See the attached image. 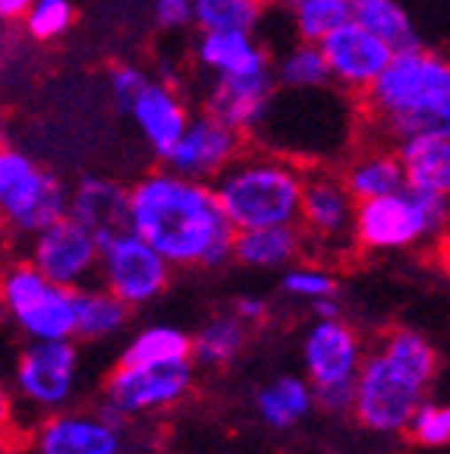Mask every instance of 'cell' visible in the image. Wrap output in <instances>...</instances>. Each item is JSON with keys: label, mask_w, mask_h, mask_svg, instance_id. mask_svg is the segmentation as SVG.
<instances>
[{"label": "cell", "mask_w": 450, "mask_h": 454, "mask_svg": "<svg viewBox=\"0 0 450 454\" xmlns=\"http://www.w3.org/2000/svg\"><path fill=\"white\" fill-rule=\"evenodd\" d=\"M450 101V60L435 51L413 44L391 57L387 70L362 98L369 121L378 129V139L400 121L431 111Z\"/></svg>", "instance_id": "cell-3"}, {"label": "cell", "mask_w": 450, "mask_h": 454, "mask_svg": "<svg viewBox=\"0 0 450 454\" xmlns=\"http://www.w3.org/2000/svg\"><path fill=\"white\" fill-rule=\"evenodd\" d=\"M151 79V73L142 70L139 64H117L111 67V76H107V89H111V98L117 105V111H127L133 105V98L142 92V85Z\"/></svg>", "instance_id": "cell-37"}, {"label": "cell", "mask_w": 450, "mask_h": 454, "mask_svg": "<svg viewBox=\"0 0 450 454\" xmlns=\"http://www.w3.org/2000/svg\"><path fill=\"white\" fill-rule=\"evenodd\" d=\"M444 240H447V247H450V231H447V237H444Z\"/></svg>", "instance_id": "cell-44"}, {"label": "cell", "mask_w": 450, "mask_h": 454, "mask_svg": "<svg viewBox=\"0 0 450 454\" xmlns=\"http://www.w3.org/2000/svg\"><path fill=\"white\" fill-rule=\"evenodd\" d=\"M362 360V344L340 316L318 319L306 338V372L312 385L356 382Z\"/></svg>", "instance_id": "cell-17"}, {"label": "cell", "mask_w": 450, "mask_h": 454, "mask_svg": "<svg viewBox=\"0 0 450 454\" xmlns=\"http://www.w3.org/2000/svg\"><path fill=\"white\" fill-rule=\"evenodd\" d=\"M322 48L328 57V67H331L334 85L340 92L356 95V98H366L369 89L387 70L391 57L397 54L384 38L369 32L366 26H359L356 20L340 26L331 38H324Z\"/></svg>", "instance_id": "cell-13"}, {"label": "cell", "mask_w": 450, "mask_h": 454, "mask_svg": "<svg viewBox=\"0 0 450 454\" xmlns=\"http://www.w3.org/2000/svg\"><path fill=\"white\" fill-rule=\"evenodd\" d=\"M246 325L249 322L239 312L214 316L192 338V356L202 366H227V363H233L243 354V348H246V334H249Z\"/></svg>", "instance_id": "cell-26"}, {"label": "cell", "mask_w": 450, "mask_h": 454, "mask_svg": "<svg viewBox=\"0 0 450 454\" xmlns=\"http://www.w3.org/2000/svg\"><path fill=\"white\" fill-rule=\"evenodd\" d=\"M275 4H277L281 10H287V13H293V10L299 7V4H306V0H275Z\"/></svg>", "instance_id": "cell-43"}, {"label": "cell", "mask_w": 450, "mask_h": 454, "mask_svg": "<svg viewBox=\"0 0 450 454\" xmlns=\"http://www.w3.org/2000/svg\"><path fill=\"white\" fill-rule=\"evenodd\" d=\"M101 240L73 215L54 221L28 243V262L38 265L50 281L85 287L101 275Z\"/></svg>", "instance_id": "cell-11"}, {"label": "cell", "mask_w": 450, "mask_h": 454, "mask_svg": "<svg viewBox=\"0 0 450 454\" xmlns=\"http://www.w3.org/2000/svg\"><path fill=\"white\" fill-rule=\"evenodd\" d=\"M353 20L384 38L394 51L419 44L415 26L400 0H353Z\"/></svg>", "instance_id": "cell-27"}, {"label": "cell", "mask_w": 450, "mask_h": 454, "mask_svg": "<svg viewBox=\"0 0 450 454\" xmlns=\"http://www.w3.org/2000/svg\"><path fill=\"white\" fill-rule=\"evenodd\" d=\"M133 231L174 269H218L233 259L237 227L214 184L176 174L164 164L129 186Z\"/></svg>", "instance_id": "cell-1"}, {"label": "cell", "mask_w": 450, "mask_h": 454, "mask_svg": "<svg viewBox=\"0 0 450 454\" xmlns=\"http://www.w3.org/2000/svg\"><path fill=\"white\" fill-rule=\"evenodd\" d=\"M409 136H447L450 139V101L447 105H438L431 111H423L409 117V121H400L397 127L387 129L381 139L397 145L400 139H409Z\"/></svg>", "instance_id": "cell-36"}, {"label": "cell", "mask_w": 450, "mask_h": 454, "mask_svg": "<svg viewBox=\"0 0 450 454\" xmlns=\"http://www.w3.org/2000/svg\"><path fill=\"white\" fill-rule=\"evenodd\" d=\"M409 439L423 448H444L450 445V407L444 404H423L409 423Z\"/></svg>", "instance_id": "cell-35"}, {"label": "cell", "mask_w": 450, "mask_h": 454, "mask_svg": "<svg viewBox=\"0 0 450 454\" xmlns=\"http://www.w3.org/2000/svg\"><path fill=\"white\" fill-rule=\"evenodd\" d=\"M192 391V363H117L105 379V397L133 417L176 407Z\"/></svg>", "instance_id": "cell-9"}, {"label": "cell", "mask_w": 450, "mask_h": 454, "mask_svg": "<svg viewBox=\"0 0 450 454\" xmlns=\"http://www.w3.org/2000/svg\"><path fill=\"white\" fill-rule=\"evenodd\" d=\"M290 20L303 42L322 44L353 20V0H306L290 13Z\"/></svg>", "instance_id": "cell-31"}, {"label": "cell", "mask_w": 450, "mask_h": 454, "mask_svg": "<svg viewBox=\"0 0 450 454\" xmlns=\"http://www.w3.org/2000/svg\"><path fill=\"white\" fill-rule=\"evenodd\" d=\"M129 309L133 306L127 300H120L117 294H111L101 287H79L76 297V338L95 340V338H111L120 328L127 325Z\"/></svg>", "instance_id": "cell-25"}, {"label": "cell", "mask_w": 450, "mask_h": 454, "mask_svg": "<svg viewBox=\"0 0 450 454\" xmlns=\"http://www.w3.org/2000/svg\"><path fill=\"white\" fill-rule=\"evenodd\" d=\"M76 20V4L73 0H35L28 13L22 16V28L32 42H57L73 28Z\"/></svg>", "instance_id": "cell-33"}, {"label": "cell", "mask_w": 450, "mask_h": 454, "mask_svg": "<svg viewBox=\"0 0 450 454\" xmlns=\"http://www.w3.org/2000/svg\"><path fill=\"white\" fill-rule=\"evenodd\" d=\"M429 382L413 376L407 366L384 350H375L362 360L356 379V407L353 417L372 433H403L423 407Z\"/></svg>", "instance_id": "cell-7"}, {"label": "cell", "mask_w": 450, "mask_h": 454, "mask_svg": "<svg viewBox=\"0 0 450 454\" xmlns=\"http://www.w3.org/2000/svg\"><path fill=\"white\" fill-rule=\"evenodd\" d=\"M450 196L403 186L378 199H362L356 208V247L366 253H394L425 240L447 237Z\"/></svg>", "instance_id": "cell-4"}, {"label": "cell", "mask_w": 450, "mask_h": 454, "mask_svg": "<svg viewBox=\"0 0 450 454\" xmlns=\"http://www.w3.org/2000/svg\"><path fill=\"white\" fill-rule=\"evenodd\" d=\"M123 114L136 123L145 145L161 161H167V155L174 152V145L180 142V136L186 133V127L192 121L190 105H186L180 85H170L158 76H151L142 85V92L136 95L133 105Z\"/></svg>", "instance_id": "cell-15"}, {"label": "cell", "mask_w": 450, "mask_h": 454, "mask_svg": "<svg viewBox=\"0 0 450 454\" xmlns=\"http://www.w3.org/2000/svg\"><path fill=\"white\" fill-rule=\"evenodd\" d=\"M281 287L293 297H303L309 303L324 297H334L338 294V278L328 269H318V265H293V269L283 275Z\"/></svg>", "instance_id": "cell-34"}, {"label": "cell", "mask_w": 450, "mask_h": 454, "mask_svg": "<svg viewBox=\"0 0 450 454\" xmlns=\"http://www.w3.org/2000/svg\"><path fill=\"white\" fill-rule=\"evenodd\" d=\"M312 309H315L318 319H338V316H340V306L334 303V297L315 300V303H312Z\"/></svg>", "instance_id": "cell-42"}, {"label": "cell", "mask_w": 450, "mask_h": 454, "mask_svg": "<svg viewBox=\"0 0 450 454\" xmlns=\"http://www.w3.org/2000/svg\"><path fill=\"white\" fill-rule=\"evenodd\" d=\"M306 249H309V237L303 224L252 227V231H237L233 259L246 269H283V265H293Z\"/></svg>", "instance_id": "cell-21"}, {"label": "cell", "mask_w": 450, "mask_h": 454, "mask_svg": "<svg viewBox=\"0 0 450 454\" xmlns=\"http://www.w3.org/2000/svg\"><path fill=\"white\" fill-rule=\"evenodd\" d=\"M151 20L164 32L196 26V0H151Z\"/></svg>", "instance_id": "cell-38"}, {"label": "cell", "mask_w": 450, "mask_h": 454, "mask_svg": "<svg viewBox=\"0 0 450 454\" xmlns=\"http://www.w3.org/2000/svg\"><path fill=\"white\" fill-rule=\"evenodd\" d=\"M101 284L127 300L129 306H145L158 300L170 284L174 265L158 253L133 227L101 243Z\"/></svg>", "instance_id": "cell-8"}, {"label": "cell", "mask_w": 450, "mask_h": 454, "mask_svg": "<svg viewBox=\"0 0 450 454\" xmlns=\"http://www.w3.org/2000/svg\"><path fill=\"white\" fill-rule=\"evenodd\" d=\"M76 348L73 340H32L16 363V388L35 407H60L76 385Z\"/></svg>", "instance_id": "cell-14"}, {"label": "cell", "mask_w": 450, "mask_h": 454, "mask_svg": "<svg viewBox=\"0 0 450 454\" xmlns=\"http://www.w3.org/2000/svg\"><path fill=\"white\" fill-rule=\"evenodd\" d=\"M265 13L261 0H196L198 32H255Z\"/></svg>", "instance_id": "cell-29"}, {"label": "cell", "mask_w": 450, "mask_h": 454, "mask_svg": "<svg viewBox=\"0 0 450 454\" xmlns=\"http://www.w3.org/2000/svg\"><path fill=\"white\" fill-rule=\"evenodd\" d=\"M275 76L287 92H322L334 82L324 48L303 38L275 60Z\"/></svg>", "instance_id": "cell-24"}, {"label": "cell", "mask_w": 450, "mask_h": 454, "mask_svg": "<svg viewBox=\"0 0 450 454\" xmlns=\"http://www.w3.org/2000/svg\"><path fill=\"white\" fill-rule=\"evenodd\" d=\"M306 170L275 152H243L214 180V190L237 231L299 224Z\"/></svg>", "instance_id": "cell-2"}, {"label": "cell", "mask_w": 450, "mask_h": 454, "mask_svg": "<svg viewBox=\"0 0 450 454\" xmlns=\"http://www.w3.org/2000/svg\"><path fill=\"white\" fill-rule=\"evenodd\" d=\"M344 180L353 190V196L362 202V199H378L387 192H397L407 186V170L397 155V145L378 139L366 149H359L356 155L346 161Z\"/></svg>", "instance_id": "cell-22"}, {"label": "cell", "mask_w": 450, "mask_h": 454, "mask_svg": "<svg viewBox=\"0 0 450 454\" xmlns=\"http://www.w3.org/2000/svg\"><path fill=\"white\" fill-rule=\"evenodd\" d=\"M261 4H271V0H261Z\"/></svg>", "instance_id": "cell-45"}, {"label": "cell", "mask_w": 450, "mask_h": 454, "mask_svg": "<svg viewBox=\"0 0 450 454\" xmlns=\"http://www.w3.org/2000/svg\"><path fill=\"white\" fill-rule=\"evenodd\" d=\"M35 0H0V20L4 22H22Z\"/></svg>", "instance_id": "cell-41"}, {"label": "cell", "mask_w": 450, "mask_h": 454, "mask_svg": "<svg viewBox=\"0 0 450 454\" xmlns=\"http://www.w3.org/2000/svg\"><path fill=\"white\" fill-rule=\"evenodd\" d=\"M378 348L384 350V354L394 356L400 366H407L413 376H419L423 382L431 385V379H435V372H438V354L419 332L397 328V332H391V334L381 338Z\"/></svg>", "instance_id": "cell-32"}, {"label": "cell", "mask_w": 450, "mask_h": 454, "mask_svg": "<svg viewBox=\"0 0 450 454\" xmlns=\"http://www.w3.org/2000/svg\"><path fill=\"white\" fill-rule=\"evenodd\" d=\"M38 454H117L120 433L105 419L79 417V413H57L44 419L35 435Z\"/></svg>", "instance_id": "cell-20"}, {"label": "cell", "mask_w": 450, "mask_h": 454, "mask_svg": "<svg viewBox=\"0 0 450 454\" xmlns=\"http://www.w3.org/2000/svg\"><path fill=\"white\" fill-rule=\"evenodd\" d=\"M237 312L246 322H261L268 316V303L261 297H239L237 300Z\"/></svg>", "instance_id": "cell-40"}, {"label": "cell", "mask_w": 450, "mask_h": 454, "mask_svg": "<svg viewBox=\"0 0 450 454\" xmlns=\"http://www.w3.org/2000/svg\"><path fill=\"white\" fill-rule=\"evenodd\" d=\"M192 57L212 79H239L275 73L265 44L255 32H198Z\"/></svg>", "instance_id": "cell-18"}, {"label": "cell", "mask_w": 450, "mask_h": 454, "mask_svg": "<svg viewBox=\"0 0 450 454\" xmlns=\"http://www.w3.org/2000/svg\"><path fill=\"white\" fill-rule=\"evenodd\" d=\"M356 208L359 199L346 186L344 174L328 168L306 170L303 192V224L309 243L318 249H346L356 243Z\"/></svg>", "instance_id": "cell-10"}, {"label": "cell", "mask_w": 450, "mask_h": 454, "mask_svg": "<svg viewBox=\"0 0 450 454\" xmlns=\"http://www.w3.org/2000/svg\"><path fill=\"white\" fill-rule=\"evenodd\" d=\"M277 76H239V79H214L205 95V111H212L224 123L239 133H259L265 127L268 114L275 107Z\"/></svg>", "instance_id": "cell-16"}, {"label": "cell", "mask_w": 450, "mask_h": 454, "mask_svg": "<svg viewBox=\"0 0 450 454\" xmlns=\"http://www.w3.org/2000/svg\"><path fill=\"white\" fill-rule=\"evenodd\" d=\"M255 404H259V413L268 426L290 429L296 419H303L306 413L312 411V404H315V388H309L303 379L283 376V379H277L275 385L261 388Z\"/></svg>", "instance_id": "cell-28"}, {"label": "cell", "mask_w": 450, "mask_h": 454, "mask_svg": "<svg viewBox=\"0 0 450 454\" xmlns=\"http://www.w3.org/2000/svg\"><path fill=\"white\" fill-rule=\"evenodd\" d=\"M243 152H246V133L233 129L230 123L214 117L212 111H202L192 114L190 127L180 136V142L174 145L164 164L176 174L214 184Z\"/></svg>", "instance_id": "cell-12"}, {"label": "cell", "mask_w": 450, "mask_h": 454, "mask_svg": "<svg viewBox=\"0 0 450 454\" xmlns=\"http://www.w3.org/2000/svg\"><path fill=\"white\" fill-rule=\"evenodd\" d=\"M70 215L105 243L133 227L129 190L107 177H82L70 190Z\"/></svg>", "instance_id": "cell-19"}, {"label": "cell", "mask_w": 450, "mask_h": 454, "mask_svg": "<svg viewBox=\"0 0 450 454\" xmlns=\"http://www.w3.org/2000/svg\"><path fill=\"white\" fill-rule=\"evenodd\" d=\"M167 360H192V338L170 325L145 328L120 354V363H167Z\"/></svg>", "instance_id": "cell-30"}, {"label": "cell", "mask_w": 450, "mask_h": 454, "mask_svg": "<svg viewBox=\"0 0 450 454\" xmlns=\"http://www.w3.org/2000/svg\"><path fill=\"white\" fill-rule=\"evenodd\" d=\"M407 170V186L450 196V139L447 136H409L397 142Z\"/></svg>", "instance_id": "cell-23"}, {"label": "cell", "mask_w": 450, "mask_h": 454, "mask_svg": "<svg viewBox=\"0 0 450 454\" xmlns=\"http://www.w3.org/2000/svg\"><path fill=\"white\" fill-rule=\"evenodd\" d=\"M0 208L13 234L35 237L70 215V190L16 145L0 152Z\"/></svg>", "instance_id": "cell-5"}, {"label": "cell", "mask_w": 450, "mask_h": 454, "mask_svg": "<svg viewBox=\"0 0 450 454\" xmlns=\"http://www.w3.org/2000/svg\"><path fill=\"white\" fill-rule=\"evenodd\" d=\"M79 287H66L44 275L28 259L10 262L4 271V306L16 328L32 340H64L76 334Z\"/></svg>", "instance_id": "cell-6"}, {"label": "cell", "mask_w": 450, "mask_h": 454, "mask_svg": "<svg viewBox=\"0 0 450 454\" xmlns=\"http://www.w3.org/2000/svg\"><path fill=\"white\" fill-rule=\"evenodd\" d=\"M315 404L324 413H353L356 407V382H334V385H312Z\"/></svg>", "instance_id": "cell-39"}]
</instances>
